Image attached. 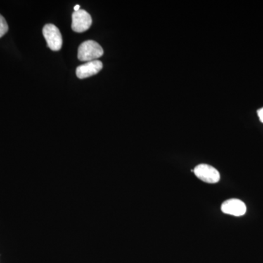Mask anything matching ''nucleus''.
Instances as JSON below:
<instances>
[{
  "label": "nucleus",
  "instance_id": "nucleus-4",
  "mask_svg": "<svg viewBox=\"0 0 263 263\" xmlns=\"http://www.w3.org/2000/svg\"><path fill=\"white\" fill-rule=\"evenodd\" d=\"M92 24L91 15L86 10L74 12L72 15V29L76 32H84L90 28Z\"/></svg>",
  "mask_w": 263,
  "mask_h": 263
},
{
  "label": "nucleus",
  "instance_id": "nucleus-9",
  "mask_svg": "<svg viewBox=\"0 0 263 263\" xmlns=\"http://www.w3.org/2000/svg\"><path fill=\"white\" fill-rule=\"evenodd\" d=\"M80 5H76L75 7H74V10H75V12L79 11V10H80Z\"/></svg>",
  "mask_w": 263,
  "mask_h": 263
},
{
  "label": "nucleus",
  "instance_id": "nucleus-6",
  "mask_svg": "<svg viewBox=\"0 0 263 263\" xmlns=\"http://www.w3.org/2000/svg\"><path fill=\"white\" fill-rule=\"evenodd\" d=\"M102 69H103V63L99 60L89 62L77 67L76 76L80 79H86V78L96 75Z\"/></svg>",
  "mask_w": 263,
  "mask_h": 263
},
{
  "label": "nucleus",
  "instance_id": "nucleus-8",
  "mask_svg": "<svg viewBox=\"0 0 263 263\" xmlns=\"http://www.w3.org/2000/svg\"><path fill=\"white\" fill-rule=\"evenodd\" d=\"M257 114H258V117L259 119H260L261 122L263 123V108L259 109L258 111H257Z\"/></svg>",
  "mask_w": 263,
  "mask_h": 263
},
{
  "label": "nucleus",
  "instance_id": "nucleus-3",
  "mask_svg": "<svg viewBox=\"0 0 263 263\" xmlns=\"http://www.w3.org/2000/svg\"><path fill=\"white\" fill-rule=\"evenodd\" d=\"M193 172L199 179L205 183H216L220 179L219 171L209 164H199L193 170Z\"/></svg>",
  "mask_w": 263,
  "mask_h": 263
},
{
  "label": "nucleus",
  "instance_id": "nucleus-2",
  "mask_svg": "<svg viewBox=\"0 0 263 263\" xmlns=\"http://www.w3.org/2000/svg\"><path fill=\"white\" fill-rule=\"evenodd\" d=\"M43 34L47 42L48 47L52 51H57L61 49L63 40L60 29L53 24H46L43 29Z\"/></svg>",
  "mask_w": 263,
  "mask_h": 263
},
{
  "label": "nucleus",
  "instance_id": "nucleus-7",
  "mask_svg": "<svg viewBox=\"0 0 263 263\" xmlns=\"http://www.w3.org/2000/svg\"><path fill=\"white\" fill-rule=\"evenodd\" d=\"M8 31V25L4 17L0 14V38L4 36Z\"/></svg>",
  "mask_w": 263,
  "mask_h": 263
},
{
  "label": "nucleus",
  "instance_id": "nucleus-1",
  "mask_svg": "<svg viewBox=\"0 0 263 263\" xmlns=\"http://www.w3.org/2000/svg\"><path fill=\"white\" fill-rule=\"evenodd\" d=\"M103 48L94 41H87L81 43L78 51V58L80 61H95L103 56Z\"/></svg>",
  "mask_w": 263,
  "mask_h": 263
},
{
  "label": "nucleus",
  "instance_id": "nucleus-5",
  "mask_svg": "<svg viewBox=\"0 0 263 263\" xmlns=\"http://www.w3.org/2000/svg\"><path fill=\"white\" fill-rule=\"evenodd\" d=\"M221 212L226 214L235 216L245 215L247 212V206L245 202L238 199H230L223 202L221 207Z\"/></svg>",
  "mask_w": 263,
  "mask_h": 263
}]
</instances>
